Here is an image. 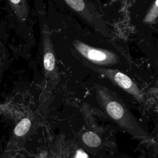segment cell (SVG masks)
Segmentation results:
<instances>
[{
  "label": "cell",
  "instance_id": "obj_1",
  "mask_svg": "<svg viewBox=\"0 0 158 158\" xmlns=\"http://www.w3.org/2000/svg\"><path fill=\"white\" fill-rule=\"evenodd\" d=\"M97 99L106 114L122 129L138 139L146 141L149 137L123 102L107 88L96 85Z\"/></svg>",
  "mask_w": 158,
  "mask_h": 158
},
{
  "label": "cell",
  "instance_id": "obj_2",
  "mask_svg": "<svg viewBox=\"0 0 158 158\" xmlns=\"http://www.w3.org/2000/svg\"><path fill=\"white\" fill-rule=\"evenodd\" d=\"M73 46L78 53L84 59L97 66H109L117 64L118 56L115 52L91 46L79 40L73 42Z\"/></svg>",
  "mask_w": 158,
  "mask_h": 158
},
{
  "label": "cell",
  "instance_id": "obj_3",
  "mask_svg": "<svg viewBox=\"0 0 158 158\" xmlns=\"http://www.w3.org/2000/svg\"><path fill=\"white\" fill-rule=\"evenodd\" d=\"M86 65L97 73L104 76L137 101H143L144 98L142 91L127 75L116 69L100 67L93 64H87Z\"/></svg>",
  "mask_w": 158,
  "mask_h": 158
},
{
  "label": "cell",
  "instance_id": "obj_4",
  "mask_svg": "<svg viewBox=\"0 0 158 158\" xmlns=\"http://www.w3.org/2000/svg\"><path fill=\"white\" fill-rule=\"evenodd\" d=\"M63 1L68 6H69L73 11L80 15L88 23L91 24L95 28L99 29L101 31V28L104 27V24L100 22L101 20H102L101 17L97 11L93 9L90 4H89L85 0Z\"/></svg>",
  "mask_w": 158,
  "mask_h": 158
},
{
  "label": "cell",
  "instance_id": "obj_5",
  "mask_svg": "<svg viewBox=\"0 0 158 158\" xmlns=\"http://www.w3.org/2000/svg\"><path fill=\"white\" fill-rule=\"evenodd\" d=\"M43 65L48 72H52L56 68V57L51 33L48 25L44 23L41 28Z\"/></svg>",
  "mask_w": 158,
  "mask_h": 158
},
{
  "label": "cell",
  "instance_id": "obj_6",
  "mask_svg": "<svg viewBox=\"0 0 158 158\" xmlns=\"http://www.w3.org/2000/svg\"><path fill=\"white\" fill-rule=\"evenodd\" d=\"M15 17L20 22H25L29 17V7L27 0H6Z\"/></svg>",
  "mask_w": 158,
  "mask_h": 158
},
{
  "label": "cell",
  "instance_id": "obj_7",
  "mask_svg": "<svg viewBox=\"0 0 158 158\" xmlns=\"http://www.w3.org/2000/svg\"><path fill=\"white\" fill-rule=\"evenodd\" d=\"M81 141L87 147L96 149L102 144V139L96 133L91 131H87L81 135Z\"/></svg>",
  "mask_w": 158,
  "mask_h": 158
},
{
  "label": "cell",
  "instance_id": "obj_8",
  "mask_svg": "<svg viewBox=\"0 0 158 158\" xmlns=\"http://www.w3.org/2000/svg\"><path fill=\"white\" fill-rule=\"evenodd\" d=\"M31 126V121L27 118H23L14 128V133L19 136L25 135L29 130Z\"/></svg>",
  "mask_w": 158,
  "mask_h": 158
},
{
  "label": "cell",
  "instance_id": "obj_9",
  "mask_svg": "<svg viewBox=\"0 0 158 158\" xmlns=\"http://www.w3.org/2000/svg\"><path fill=\"white\" fill-rule=\"evenodd\" d=\"M158 16V0H156L154 3L153 6L151 7V9L149 10L148 14H146L144 21L146 22L149 23L154 21L157 17Z\"/></svg>",
  "mask_w": 158,
  "mask_h": 158
},
{
  "label": "cell",
  "instance_id": "obj_10",
  "mask_svg": "<svg viewBox=\"0 0 158 158\" xmlns=\"http://www.w3.org/2000/svg\"><path fill=\"white\" fill-rule=\"evenodd\" d=\"M74 158H88V156L82 149H79L76 151Z\"/></svg>",
  "mask_w": 158,
  "mask_h": 158
}]
</instances>
